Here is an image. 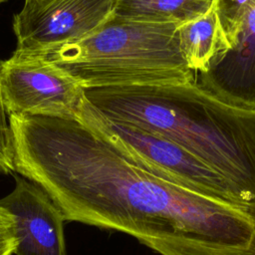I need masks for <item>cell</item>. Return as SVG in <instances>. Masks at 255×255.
<instances>
[{"instance_id": "obj_1", "label": "cell", "mask_w": 255, "mask_h": 255, "mask_svg": "<svg viewBox=\"0 0 255 255\" xmlns=\"http://www.w3.org/2000/svg\"><path fill=\"white\" fill-rule=\"evenodd\" d=\"M15 172L65 221L126 233L159 255H255V206L155 175L81 117L10 115Z\"/></svg>"}, {"instance_id": "obj_12", "label": "cell", "mask_w": 255, "mask_h": 255, "mask_svg": "<svg viewBox=\"0 0 255 255\" xmlns=\"http://www.w3.org/2000/svg\"><path fill=\"white\" fill-rule=\"evenodd\" d=\"M0 172L3 174L15 173L9 116L6 112V109L3 103L1 87H0Z\"/></svg>"}, {"instance_id": "obj_7", "label": "cell", "mask_w": 255, "mask_h": 255, "mask_svg": "<svg viewBox=\"0 0 255 255\" xmlns=\"http://www.w3.org/2000/svg\"><path fill=\"white\" fill-rule=\"evenodd\" d=\"M15 187L0 199L15 218V255H67L64 217L49 196L35 183L15 175Z\"/></svg>"}, {"instance_id": "obj_9", "label": "cell", "mask_w": 255, "mask_h": 255, "mask_svg": "<svg viewBox=\"0 0 255 255\" xmlns=\"http://www.w3.org/2000/svg\"><path fill=\"white\" fill-rule=\"evenodd\" d=\"M176 35L181 55L195 75L205 72L216 55L229 49L215 6L206 14L178 25Z\"/></svg>"}, {"instance_id": "obj_3", "label": "cell", "mask_w": 255, "mask_h": 255, "mask_svg": "<svg viewBox=\"0 0 255 255\" xmlns=\"http://www.w3.org/2000/svg\"><path fill=\"white\" fill-rule=\"evenodd\" d=\"M177 24L113 16L84 39L37 56L83 89L190 84L177 41Z\"/></svg>"}, {"instance_id": "obj_10", "label": "cell", "mask_w": 255, "mask_h": 255, "mask_svg": "<svg viewBox=\"0 0 255 255\" xmlns=\"http://www.w3.org/2000/svg\"><path fill=\"white\" fill-rule=\"evenodd\" d=\"M216 0H115L114 16L122 19L173 23L196 19L215 6Z\"/></svg>"}, {"instance_id": "obj_6", "label": "cell", "mask_w": 255, "mask_h": 255, "mask_svg": "<svg viewBox=\"0 0 255 255\" xmlns=\"http://www.w3.org/2000/svg\"><path fill=\"white\" fill-rule=\"evenodd\" d=\"M0 87L9 115L76 118L84 89L46 61L12 54L0 62Z\"/></svg>"}, {"instance_id": "obj_11", "label": "cell", "mask_w": 255, "mask_h": 255, "mask_svg": "<svg viewBox=\"0 0 255 255\" xmlns=\"http://www.w3.org/2000/svg\"><path fill=\"white\" fill-rule=\"evenodd\" d=\"M249 0H216L215 10L223 35L229 45L232 47L246 14Z\"/></svg>"}, {"instance_id": "obj_5", "label": "cell", "mask_w": 255, "mask_h": 255, "mask_svg": "<svg viewBox=\"0 0 255 255\" xmlns=\"http://www.w3.org/2000/svg\"><path fill=\"white\" fill-rule=\"evenodd\" d=\"M115 0H25L14 14L13 54L44 56L92 34L114 14Z\"/></svg>"}, {"instance_id": "obj_13", "label": "cell", "mask_w": 255, "mask_h": 255, "mask_svg": "<svg viewBox=\"0 0 255 255\" xmlns=\"http://www.w3.org/2000/svg\"><path fill=\"white\" fill-rule=\"evenodd\" d=\"M17 243L15 218L0 206V255H13Z\"/></svg>"}, {"instance_id": "obj_4", "label": "cell", "mask_w": 255, "mask_h": 255, "mask_svg": "<svg viewBox=\"0 0 255 255\" xmlns=\"http://www.w3.org/2000/svg\"><path fill=\"white\" fill-rule=\"evenodd\" d=\"M76 117L94 125L128 158L155 175L224 201L254 205L228 179L179 145L132 125L105 118L85 97Z\"/></svg>"}, {"instance_id": "obj_8", "label": "cell", "mask_w": 255, "mask_h": 255, "mask_svg": "<svg viewBox=\"0 0 255 255\" xmlns=\"http://www.w3.org/2000/svg\"><path fill=\"white\" fill-rule=\"evenodd\" d=\"M196 83L230 106L255 112V0H249L232 47L216 55Z\"/></svg>"}, {"instance_id": "obj_2", "label": "cell", "mask_w": 255, "mask_h": 255, "mask_svg": "<svg viewBox=\"0 0 255 255\" xmlns=\"http://www.w3.org/2000/svg\"><path fill=\"white\" fill-rule=\"evenodd\" d=\"M84 97L105 118L179 145L255 205V112L226 104L196 82L90 88Z\"/></svg>"}, {"instance_id": "obj_14", "label": "cell", "mask_w": 255, "mask_h": 255, "mask_svg": "<svg viewBox=\"0 0 255 255\" xmlns=\"http://www.w3.org/2000/svg\"><path fill=\"white\" fill-rule=\"evenodd\" d=\"M6 1H8V0H0V4L4 3V2H6Z\"/></svg>"}]
</instances>
